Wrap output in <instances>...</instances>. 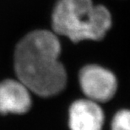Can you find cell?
<instances>
[{
  "mask_svg": "<svg viewBox=\"0 0 130 130\" xmlns=\"http://www.w3.org/2000/svg\"><path fill=\"white\" fill-rule=\"evenodd\" d=\"M52 20L53 31L74 42L101 40L111 25L108 9L91 0H58Z\"/></svg>",
  "mask_w": 130,
  "mask_h": 130,
  "instance_id": "7a4b0ae2",
  "label": "cell"
},
{
  "mask_svg": "<svg viewBox=\"0 0 130 130\" xmlns=\"http://www.w3.org/2000/svg\"><path fill=\"white\" fill-rule=\"evenodd\" d=\"M60 52V41L54 33L48 30L29 33L15 49L18 79L40 96L58 94L67 83L66 71L58 60Z\"/></svg>",
  "mask_w": 130,
  "mask_h": 130,
  "instance_id": "6da1fadb",
  "label": "cell"
},
{
  "mask_svg": "<svg viewBox=\"0 0 130 130\" xmlns=\"http://www.w3.org/2000/svg\"><path fill=\"white\" fill-rule=\"evenodd\" d=\"M112 130H130V111L122 110L114 116L111 123Z\"/></svg>",
  "mask_w": 130,
  "mask_h": 130,
  "instance_id": "8992f818",
  "label": "cell"
},
{
  "mask_svg": "<svg viewBox=\"0 0 130 130\" xmlns=\"http://www.w3.org/2000/svg\"><path fill=\"white\" fill-rule=\"evenodd\" d=\"M79 83L87 98L95 102L111 100L117 90L115 75L97 65H88L83 68L79 74Z\"/></svg>",
  "mask_w": 130,
  "mask_h": 130,
  "instance_id": "3957f363",
  "label": "cell"
},
{
  "mask_svg": "<svg viewBox=\"0 0 130 130\" xmlns=\"http://www.w3.org/2000/svg\"><path fill=\"white\" fill-rule=\"evenodd\" d=\"M31 106L29 89L19 79L0 83V113L23 114Z\"/></svg>",
  "mask_w": 130,
  "mask_h": 130,
  "instance_id": "277c9868",
  "label": "cell"
},
{
  "mask_svg": "<svg viewBox=\"0 0 130 130\" xmlns=\"http://www.w3.org/2000/svg\"><path fill=\"white\" fill-rule=\"evenodd\" d=\"M104 114L97 102L89 99L74 101L69 109L71 130H101Z\"/></svg>",
  "mask_w": 130,
  "mask_h": 130,
  "instance_id": "5b68a950",
  "label": "cell"
}]
</instances>
